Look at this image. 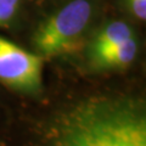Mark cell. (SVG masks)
<instances>
[{"label":"cell","instance_id":"obj_1","mask_svg":"<svg viewBox=\"0 0 146 146\" xmlns=\"http://www.w3.org/2000/svg\"><path fill=\"white\" fill-rule=\"evenodd\" d=\"M89 0H72L49 16L36 28L32 44L39 56H54L77 48L93 20Z\"/></svg>","mask_w":146,"mask_h":146},{"label":"cell","instance_id":"obj_2","mask_svg":"<svg viewBox=\"0 0 146 146\" xmlns=\"http://www.w3.org/2000/svg\"><path fill=\"white\" fill-rule=\"evenodd\" d=\"M51 146H116L108 101H89L68 112Z\"/></svg>","mask_w":146,"mask_h":146},{"label":"cell","instance_id":"obj_3","mask_svg":"<svg viewBox=\"0 0 146 146\" xmlns=\"http://www.w3.org/2000/svg\"><path fill=\"white\" fill-rule=\"evenodd\" d=\"M43 57L17 46L0 35V82L23 93L42 88Z\"/></svg>","mask_w":146,"mask_h":146},{"label":"cell","instance_id":"obj_4","mask_svg":"<svg viewBox=\"0 0 146 146\" xmlns=\"http://www.w3.org/2000/svg\"><path fill=\"white\" fill-rule=\"evenodd\" d=\"M108 106L116 146H146V118L140 105L117 100Z\"/></svg>","mask_w":146,"mask_h":146},{"label":"cell","instance_id":"obj_5","mask_svg":"<svg viewBox=\"0 0 146 146\" xmlns=\"http://www.w3.org/2000/svg\"><path fill=\"white\" fill-rule=\"evenodd\" d=\"M134 36L129 25L122 21H113L100 29L89 45V58L95 57L107 50L117 46Z\"/></svg>","mask_w":146,"mask_h":146},{"label":"cell","instance_id":"obj_6","mask_svg":"<svg viewBox=\"0 0 146 146\" xmlns=\"http://www.w3.org/2000/svg\"><path fill=\"white\" fill-rule=\"evenodd\" d=\"M136 54H138V43L133 36L117 46L95 57H91L90 62L95 68H101V70L124 68L135 60Z\"/></svg>","mask_w":146,"mask_h":146},{"label":"cell","instance_id":"obj_7","mask_svg":"<svg viewBox=\"0 0 146 146\" xmlns=\"http://www.w3.org/2000/svg\"><path fill=\"white\" fill-rule=\"evenodd\" d=\"M21 0H0V26L12 21L17 15Z\"/></svg>","mask_w":146,"mask_h":146},{"label":"cell","instance_id":"obj_8","mask_svg":"<svg viewBox=\"0 0 146 146\" xmlns=\"http://www.w3.org/2000/svg\"><path fill=\"white\" fill-rule=\"evenodd\" d=\"M128 9L140 21L146 18V0H127Z\"/></svg>","mask_w":146,"mask_h":146}]
</instances>
